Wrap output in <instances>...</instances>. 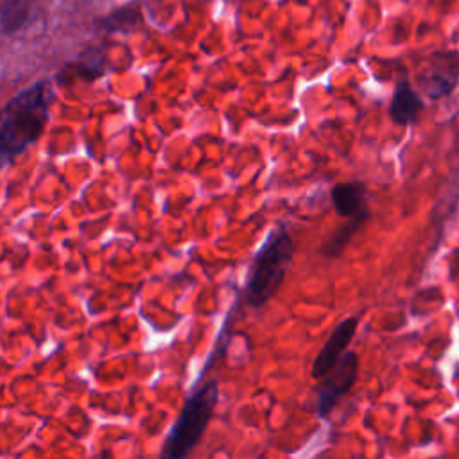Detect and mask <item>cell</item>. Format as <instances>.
<instances>
[{"label": "cell", "instance_id": "cell-6", "mask_svg": "<svg viewBox=\"0 0 459 459\" xmlns=\"http://www.w3.org/2000/svg\"><path fill=\"white\" fill-rule=\"evenodd\" d=\"M335 212L344 219H366L368 215V190L360 181L339 183L330 192Z\"/></svg>", "mask_w": 459, "mask_h": 459}, {"label": "cell", "instance_id": "cell-1", "mask_svg": "<svg viewBox=\"0 0 459 459\" xmlns=\"http://www.w3.org/2000/svg\"><path fill=\"white\" fill-rule=\"evenodd\" d=\"M54 91L48 81H38L14 95L0 115V154L9 165L20 152L32 145L48 122Z\"/></svg>", "mask_w": 459, "mask_h": 459}, {"label": "cell", "instance_id": "cell-2", "mask_svg": "<svg viewBox=\"0 0 459 459\" xmlns=\"http://www.w3.org/2000/svg\"><path fill=\"white\" fill-rule=\"evenodd\" d=\"M292 256L294 240L290 231L280 224L267 235L265 242L260 246L253 258L244 290L247 305L258 308L276 294L287 274V269L290 267Z\"/></svg>", "mask_w": 459, "mask_h": 459}, {"label": "cell", "instance_id": "cell-3", "mask_svg": "<svg viewBox=\"0 0 459 459\" xmlns=\"http://www.w3.org/2000/svg\"><path fill=\"white\" fill-rule=\"evenodd\" d=\"M217 394V380L210 378L186 398L163 443L160 459H185L192 452L212 418Z\"/></svg>", "mask_w": 459, "mask_h": 459}, {"label": "cell", "instance_id": "cell-5", "mask_svg": "<svg viewBox=\"0 0 459 459\" xmlns=\"http://www.w3.org/2000/svg\"><path fill=\"white\" fill-rule=\"evenodd\" d=\"M357 325H359L357 317H346L332 330L330 337L326 339V342L323 344V348L319 350V353L312 362L310 375L314 378H323L339 362V359L346 353V348L355 335Z\"/></svg>", "mask_w": 459, "mask_h": 459}, {"label": "cell", "instance_id": "cell-8", "mask_svg": "<svg viewBox=\"0 0 459 459\" xmlns=\"http://www.w3.org/2000/svg\"><path fill=\"white\" fill-rule=\"evenodd\" d=\"M104 74V56H82L79 61L75 63H68L61 74L57 75L61 84H68L74 79H81V81H95L97 77H100Z\"/></svg>", "mask_w": 459, "mask_h": 459}, {"label": "cell", "instance_id": "cell-4", "mask_svg": "<svg viewBox=\"0 0 459 459\" xmlns=\"http://www.w3.org/2000/svg\"><path fill=\"white\" fill-rule=\"evenodd\" d=\"M357 369H359V357L355 351H346L339 362L326 373L316 391V412L321 418H326L330 411L337 405L341 396H344L355 378H357Z\"/></svg>", "mask_w": 459, "mask_h": 459}, {"label": "cell", "instance_id": "cell-9", "mask_svg": "<svg viewBox=\"0 0 459 459\" xmlns=\"http://www.w3.org/2000/svg\"><path fill=\"white\" fill-rule=\"evenodd\" d=\"M0 22H2V34L9 36L13 32H18L29 23L30 7L25 0H2L0 4Z\"/></svg>", "mask_w": 459, "mask_h": 459}, {"label": "cell", "instance_id": "cell-7", "mask_svg": "<svg viewBox=\"0 0 459 459\" xmlns=\"http://www.w3.org/2000/svg\"><path fill=\"white\" fill-rule=\"evenodd\" d=\"M423 108V100L420 95L412 90V86L407 81H402L396 84L393 91V99L389 104V117L398 126H407L416 120Z\"/></svg>", "mask_w": 459, "mask_h": 459}]
</instances>
